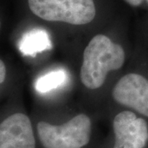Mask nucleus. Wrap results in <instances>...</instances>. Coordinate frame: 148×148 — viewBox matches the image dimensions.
Wrapping results in <instances>:
<instances>
[{"label":"nucleus","mask_w":148,"mask_h":148,"mask_svg":"<svg viewBox=\"0 0 148 148\" xmlns=\"http://www.w3.org/2000/svg\"><path fill=\"white\" fill-rule=\"evenodd\" d=\"M68 76L63 69L53 70L39 77L36 82V89L40 93H46L58 88L67 81Z\"/></svg>","instance_id":"nucleus-8"},{"label":"nucleus","mask_w":148,"mask_h":148,"mask_svg":"<svg viewBox=\"0 0 148 148\" xmlns=\"http://www.w3.org/2000/svg\"><path fill=\"white\" fill-rule=\"evenodd\" d=\"M124 61L125 53L121 45L106 36L96 35L84 50L82 82L89 89H98L105 83L108 73L120 69Z\"/></svg>","instance_id":"nucleus-1"},{"label":"nucleus","mask_w":148,"mask_h":148,"mask_svg":"<svg viewBox=\"0 0 148 148\" xmlns=\"http://www.w3.org/2000/svg\"><path fill=\"white\" fill-rule=\"evenodd\" d=\"M6 74H7V70H6L5 64L0 59V84H2L4 82Z\"/></svg>","instance_id":"nucleus-9"},{"label":"nucleus","mask_w":148,"mask_h":148,"mask_svg":"<svg viewBox=\"0 0 148 148\" xmlns=\"http://www.w3.org/2000/svg\"><path fill=\"white\" fill-rule=\"evenodd\" d=\"M115 143L113 148H144L148 140V126L131 111L118 114L113 122Z\"/></svg>","instance_id":"nucleus-4"},{"label":"nucleus","mask_w":148,"mask_h":148,"mask_svg":"<svg viewBox=\"0 0 148 148\" xmlns=\"http://www.w3.org/2000/svg\"><path fill=\"white\" fill-rule=\"evenodd\" d=\"M28 5L43 20L72 25L90 23L96 12L94 0H28Z\"/></svg>","instance_id":"nucleus-3"},{"label":"nucleus","mask_w":148,"mask_h":148,"mask_svg":"<svg viewBox=\"0 0 148 148\" xmlns=\"http://www.w3.org/2000/svg\"><path fill=\"white\" fill-rule=\"evenodd\" d=\"M0 148H36L32 123L26 114L16 113L0 123Z\"/></svg>","instance_id":"nucleus-6"},{"label":"nucleus","mask_w":148,"mask_h":148,"mask_svg":"<svg viewBox=\"0 0 148 148\" xmlns=\"http://www.w3.org/2000/svg\"><path fill=\"white\" fill-rule=\"evenodd\" d=\"M0 27H1V23H0Z\"/></svg>","instance_id":"nucleus-11"},{"label":"nucleus","mask_w":148,"mask_h":148,"mask_svg":"<svg viewBox=\"0 0 148 148\" xmlns=\"http://www.w3.org/2000/svg\"><path fill=\"white\" fill-rule=\"evenodd\" d=\"M37 132L45 148H82L90 141L91 122L87 115L81 114L62 125L40 122Z\"/></svg>","instance_id":"nucleus-2"},{"label":"nucleus","mask_w":148,"mask_h":148,"mask_svg":"<svg viewBox=\"0 0 148 148\" xmlns=\"http://www.w3.org/2000/svg\"><path fill=\"white\" fill-rule=\"evenodd\" d=\"M113 97L119 104L148 117V80L142 75L123 76L114 87Z\"/></svg>","instance_id":"nucleus-5"},{"label":"nucleus","mask_w":148,"mask_h":148,"mask_svg":"<svg viewBox=\"0 0 148 148\" xmlns=\"http://www.w3.org/2000/svg\"><path fill=\"white\" fill-rule=\"evenodd\" d=\"M143 0H125V2H127L128 4H130L132 7H138V6L141 5L143 3ZM148 3V0H146Z\"/></svg>","instance_id":"nucleus-10"},{"label":"nucleus","mask_w":148,"mask_h":148,"mask_svg":"<svg viewBox=\"0 0 148 148\" xmlns=\"http://www.w3.org/2000/svg\"><path fill=\"white\" fill-rule=\"evenodd\" d=\"M51 48L52 44L49 34L42 29H35L26 33L19 45L21 52L25 55H36Z\"/></svg>","instance_id":"nucleus-7"}]
</instances>
